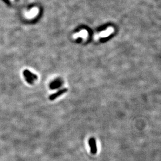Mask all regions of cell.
I'll use <instances>...</instances> for the list:
<instances>
[{"label":"cell","mask_w":161,"mask_h":161,"mask_svg":"<svg viewBox=\"0 0 161 161\" xmlns=\"http://www.w3.org/2000/svg\"><path fill=\"white\" fill-rule=\"evenodd\" d=\"M38 13V9L37 7L32 8L29 12L26 14V17L28 18H32L35 17Z\"/></svg>","instance_id":"obj_5"},{"label":"cell","mask_w":161,"mask_h":161,"mask_svg":"<svg viewBox=\"0 0 161 161\" xmlns=\"http://www.w3.org/2000/svg\"><path fill=\"white\" fill-rule=\"evenodd\" d=\"M88 143L91 148V152L93 154H96L97 152V148L96 145V142L94 138H91L89 139Z\"/></svg>","instance_id":"obj_1"},{"label":"cell","mask_w":161,"mask_h":161,"mask_svg":"<svg viewBox=\"0 0 161 161\" xmlns=\"http://www.w3.org/2000/svg\"><path fill=\"white\" fill-rule=\"evenodd\" d=\"M24 76L26 77V79L27 81L28 82H29V83H33V81L35 80H36L37 79V77L34 75L32 73L29 72L28 70H26L24 72Z\"/></svg>","instance_id":"obj_2"},{"label":"cell","mask_w":161,"mask_h":161,"mask_svg":"<svg viewBox=\"0 0 161 161\" xmlns=\"http://www.w3.org/2000/svg\"><path fill=\"white\" fill-rule=\"evenodd\" d=\"M61 82L60 81H56L54 82H52L50 86V87L51 89H54L59 87L61 86Z\"/></svg>","instance_id":"obj_7"},{"label":"cell","mask_w":161,"mask_h":161,"mask_svg":"<svg viewBox=\"0 0 161 161\" xmlns=\"http://www.w3.org/2000/svg\"><path fill=\"white\" fill-rule=\"evenodd\" d=\"M114 31V29L113 27H109L106 30H104L103 31L101 32L100 35L98 36L99 38H106L108 36H109L110 35L111 33H112Z\"/></svg>","instance_id":"obj_3"},{"label":"cell","mask_w":161,"mask_h":161,"mask_svg":"<svg viewBox=\"0 0 161 161\" xmlns=\"http://www.w3.org/2000/svg\"><path fill=\"white\" fill-rule=\"evenodd\" d=\"M88 36V32L86 30H83L79 33H77L76 34H75L73 36V38H78V37H81V38H83L84 39H85Z\"/></svg>","instance_id":"obj_6"},{"label":"cell","mask_w":161,"mask_h":161,"mask_svg":"<svg viewBox=\"0 0 161 161\" xmlns=\"http://www.w3.org/2000/svg\"><path fill=\"white\" fill-rule=\"evenodd\" d=\"M67 91V89H63L62 90H61L58 91L57 92L51 95L50 96V97H49V100L51 101H53L55 100L56 98H57L58 97H59V96H60L61 95L64 93L66 92Z\"/></svg>","instance_id":"obj_4"}]
</instances>
